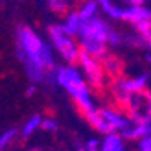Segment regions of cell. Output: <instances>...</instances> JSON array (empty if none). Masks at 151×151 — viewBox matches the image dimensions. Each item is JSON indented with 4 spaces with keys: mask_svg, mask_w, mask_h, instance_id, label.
<instances>
[{
    "mask_svg": "<svg viewBox=\"0 0 151 151\" xmlns=\"http://www.w3.org/2000/svg\"><path fill=\"white\" fill-rule=\"evenodd\" d=\"M88 124H91L98 133L110 134V133H120L123 134L131 126L133 120L128 116V113L115 106H101L98 108L91 118H88Z\"/></svg>",
    "mask_w": 151,
    "mask_h": 151,
    "instance_id": "obj_3",
    "label": "cell"
},
{
    "mask_svg": "<svg viewBox=\"0 0 151 151\" xmlns=\"http://www.w3.org/2000/svg\"><path fill=\"white\" fill-rule=\"evenodd\" d=\"M148 0H126V4L128 5H145Z\"/></svg>",
    "mask_w": 151,
    "mask_h": 151,
    "instance_id": "obj_19",
    "label": "cell"
},
{
    "mask_svg": "<svg viewBox=\"0 0 151 151\" xmlns=\"http://www.w3.org/2000/svg\"><path fill=\"white\" fill-rule=\"evenodd\" d=\"M76 65L80 67L81 73H83V76L86 78V81H88V85L91 88H101L103 85H105L106 71L103 68V63L100 58H95L90 53L81 50Z\"/></svg>",
    "mask_w": 151,
    "mask_h": 151,
    "instance_id": "obj_6",
    "label": "cell"
},
{
    "mask_svg": "<svg viewBox=\"0 0 151 151\" xmlns=\"http://www.w3.org/2000/svg\"><path fill=\"white\" fill-rule=\"evenodd\" d=\"M151 134V121H143V123H131L126 131L123 133V138L126 141H138L141 138Z\"/></svg>",
    "mask_w": 151,
    "mask_h": 151,
    "instance_id": "obj_10",
    "label": "cell"
},
{
    "mask_svg": "<svg viewBox=\"0 0 151 151\" xmlns=\"http://www.w3.org/2000/svg\"><path fill=\"white\" fill-rule=\"evenodd\" d=\"M50 42L53 45V50L58 52V55L68 63L75 65L78 62V57L81 53V47L76 40V37L67 33V30L62 25H53L48 28Z\"/></svg>",
    "mask_w": 151,
    "mask_h": 151,
    "instance_id": "obj_4",
    "label": "cell"
},
{
    "mask_svg": "<svg viewBox=\"0 0 151 151\" xmlns=\"http://www.w3.org/2000/svg\"><path fill=\"white\" fill-rule=\"evenodd\" d=\"M134 28H136V33L141 37V40L145 42V45H150L151 47V18L146 20V22L138 23Z\"/></svg>",
    "mask_w": 151,
    "mask_h": 151,
    "instance_id": "obj_14",
    "label": "cell"
},
{
    "mask_svg": "<svg viewBox=\"0 0 151 151\" xmlns=\"http://www.w3.org/2000/svg\"><path fill=\"white\" fill-rule=\"evenodd\" d=\"M134 151H151V134L134 141Z\"/></svg>",
    "mask_w": 151,
    "mask_h": 151,
    "instance_id": "obj_16",
    "label": "cell"
},
{
    "mask_svg": "<svg viewBox=\"0 0 151 151\" xmlns=\"http://www.w3.org/2000/svg\"><path fill=\"white\" fill-rule=\"evenodd\" d=\"M55 81L62 86L65 91L71 96L76 108L81 111L85 120H88L98 111V105L95 103L93 95H91V86L88 85L86 78L83 76L78 65H65L58 67L55 70Z\"/></svg>",
    "mask_w": 151,
    "mask_h": 151,
    "instance_id": "obj_2",
    "label": "cell"
},
{
    "mask_svg": "<svg viewBox=\"0 0 151 151\" xmlns=\"http://www.w3.org/2000/svg\"><path fill=\"white\" fill-rule=\"evenodd\" d=\"M146 86H148V75H136L131 76V78L118 76L113 83V96L118 101V105L123 108L129 95L136 93V91H143V90H146Z\"/></svg>",
    "mask_w": 151,
    "mask_h": 151,
    "instance_id": "obj_7",
    "label": "cell"
},
{
    "mask_svg": "<svg viewBox=\"0 0 151 151\" xmlns=\"http://www.w3.org/2000/svg\"><path fill=\"white\" fill-rule=\"evenodd\" d=\"M20 134V129L17 128H7L5 131L0 133V151H5L7 148L12 146V143L15 141Z\"/></svg>",
    "mask_w": 151,
    "mask_h": 151,
    "instance_id": "obj_13",
    "label": "cell"
},
{
    "mask_svg": "<svg viewBox=\"0 0 151 151\" xmlns=\"http://www.w3.org/2000/svg\"><path fill=\"white\" fill-rule=\"evenodd\" d=\"M100 141L101 139H96V138H90L83 145L78 146V151H100Z\"/></svg>",
    "mask_w": 151,
    "mask_h": 151,
    "instance_id": "obj_15",
    "label": "cell"
},
{
    "mask_svg": "<svg viewBox=\"0 0 151 151\" xmlns=\"http://www.w3.org/2000/svg\"><path fill=\"white\" fill-rule=\"evenodd\" d=\"M123 110L134 123L151 121V93H148L146 90L131 93L123 105Z\"/></svg>",
    "mask_w": 151,
    "mask_h": 151,
    "instance_id": "obj_5",
    "label": "cell"
},
{
    "mask_svg": "<svg viewBox=\"0 0 151 151\" xmlns=\"http://www.w3.org/2000/svg\"><path fill=\"white\" fill-rule=\"evenodd\" d=\"M101 63H103L105 71H106V75H111V76H115V78H118V76L121 75V71H123V63H121V60L118 57H115V55L106 53L101 58Z\"/></svg>",
    "mask_w": 151,
    "mask_h": 151,
    "instance_id": "obj_11",
    "label": "cell"
},
{
    "mask_svg": "<svg viewBox=\"0 0 151 151\" xmlns=\"http://www.w3.org/2000/svg\"><path fill=\"white\" fill-rule=\"evenodd\" d=\"M42 121L43 116L42 115H32L20 128V136L22 138H30L32 134H35L38 129H42Z\"/></svg>",
    "mask_w": 151,
    "mask_h": 151,
    "instance_id": "obj_12",
    "label": "cell"
},
{
    "mask_svg": "<svg viewBox=\"0 0 151 151\" xmlns=\"http://www.w3.org/2000/svg\"><path fill=\"white\" fill-rule=\"evenodd\" d=\"M42 129L43 131H57L58 129V123L53 120V118H50V116H45L43 121H42Z\"/></svg>",
    "mask_w": 151,
    "mask_h": 151,
    "instance_id": "obj_18",
    "label": "cell"
},
{
    "mask_svg": "<svg viewBox=\"0 0 151 151\" xmlns=\"http://www.w3.org/2000/svg\"><path fill=\"white\" fill-rule=\"evenodd\" d=\"M100 151H128L126 139L120 133L103 134L101 141H100Z\"/></svg>",
    "mask_w": 151,
    "mask_h": 151,
    "instance_id": "obj_9",
    "label": "cell"
},
{
    "mask_svg": "<svg viewBox=\"0 0 151 151\" xmlns=\"http://www.w3.org/2000/svg\"><path fill=\"white\" fill-rule=\"evenodd\" d=\"M47 2H48V5L57 12V14H63V12H67V9H68L67 0H47Z\"/></svg>",
    "mask_w": 151,
    "mask_h": 151,
    "instance_id": "obj_17",
    "label": "cell"
},
{
    "mask_svg": "<svg viewBox=\"0 0 151 151\" xmlns=\"http://www.w3.org/2000/svg\"><path fill=\"white\" fill-rule=\"evenodd\" d=\"M30 151H38V150H30Z\"/></svg>",
    "mask_w": 151,
    "mask_h": 151,
    "instance_id": "obj_21",
    "label": "cell"
},
{
    "mask_svg": "<svg viewBox=\"0 0 151 151\" xmlns=\"http://www.w3.org/2000/svg\"><path fill=\"white\" fill-rule=\"evenodd\" d=\"M33 93H35V85H32L30 88L27 90V95H28V96H30V95H33Z\"/></svg>",
    "mask_w": 151,
    "mask_h": 151,
    "instance_id": "obj_20",
    "label": "cell"
},
{
    "mask_svg": "<svg viewBox=\"0 0 151 151\" xmlns=\"http://www.w3.org/2000/svg\"><path fill=\"white\" fill-rule=\"evenodd\" d=\"M17 53L32 81H43L48 75H55L57 62L52 47L45 43L30 28H20L17 33Z\"/></svg>",
    "mask_w": 151,
    "mask_h": 151,
    "instance_id": "obj_1",
    "label": "cell"
},
{
    "mask_svg": "<svg viewBox=\"0 0 151 151\" xmlns=\"http://www.w3.org/2000/svg\"><path fill=\"white\" fill-rule=\"evenodd\" d=\"M150 18H151V10L146 9L145 5H129V7L124 9L121 20H124V22L131 23L133 27H136L138 23L146 22Z\"/></svg>",
    "mask_w": 151,
    "mask_h": 151,
    "instance_id": "obj_8",
    "label": "cell"
}]
</instances>
